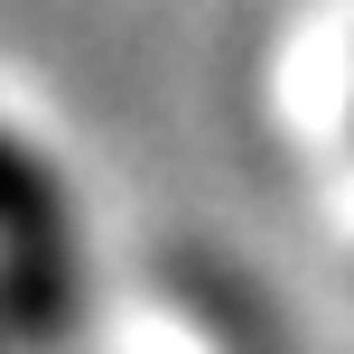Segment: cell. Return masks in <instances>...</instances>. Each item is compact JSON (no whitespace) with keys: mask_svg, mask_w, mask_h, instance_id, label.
<instances>
[{"mask_svg":"<svg viewBox=\"0 0 354 354\" xmlns=\"http://www.w3.org/2000/svg\"><path fill=\"white\" fill-rule=\"evenodd\" d=\"M280 84H289V140L308 149V177L326 187L336 224L354 233V0H317L308 10V28L289 37Z\"/></svg>","mask_w":354,"mask_h":354,"instance_id":"obj_1","label":"cell"}]
</instances>
